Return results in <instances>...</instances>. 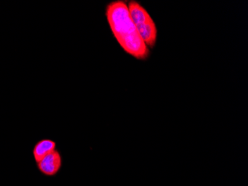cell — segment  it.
<instances>
[{"mask_svg": "<svg viewBox=\"0 0 248 186\" xmlns=\"http://www.w3.org/2000/svg\"><path fill=\"white\" fill-rule=\"evenodd\" d=\"M107 17L113 35L123 50L138 60H146L150 54L129 15L128 5L123 1L107 6Z\"/></svg>", "mask_w": 248, "mask_h": 186, "instance_id": "6da1fadb", "label": "cell"}, {"mask_svg": "<svg viewBox=\"0 0 248 186\" xmlns=\"http://www.w3.org/2000/svg\"><path fill=\"white\" fill-rule=\"evenodd\" d=\"M129 15L143 43L148 48H153L157 40V28L148 12L135 1L128 4Z\"/></svg>", "mask_w": 248, "mask_h": 186, "instance_id": "7a4b0ae2", "label": "cell"}, {"mask_svg": "<svg viewBox=\"0 0 248 186\" xmlns=\"http://www.w3.org/2000/svg\"><path fill=\"white\" fill-rule=\"evenodd\" d=\"M61 166L62 159L59 152L56 150L37 163L39 170L46 176L57 174L61 169Z\"/></svg>", "mask_w": 248, "mask_h": 186, "instance_id": "3957f363", "label": "cell"}, {"mask_svg": "<svg viewBox=\"0 0 248 186\" xmlns=\"http://www.w3.org/2000/svg\"><path fill=\"white\" fill-rule=\"evenodd\" d=\"M55 142L50 140V139H43V140L40 141L34 146L33 151V157L36 162L38 163L46 156L52 153L53 151H55Z\"/></svg>", "mask_w": 248, "mask_h": 186, "instance_id": "277c9868", "label": "cell"}]
</instances>
